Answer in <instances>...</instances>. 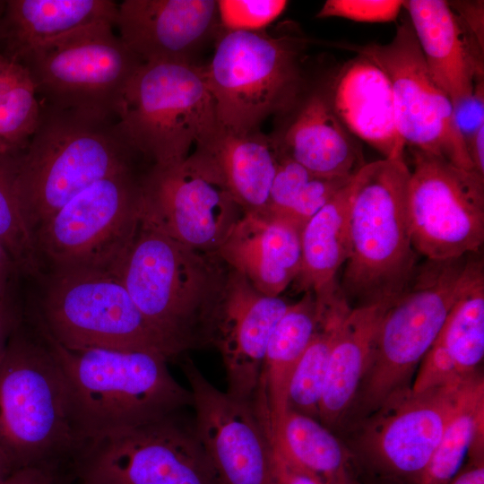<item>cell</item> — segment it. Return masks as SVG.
Returning a JSON list of instances; mask_svg holds the SVG:
<instances>
[{"label":"cell","mask_w":484,"mask_h":484,"mask_svg":"<svg viewBox=\"0 0 484 484\" xmlns=\"http://www.w3.org/2000/svg\"><path fill=\"white\" fill-rule=\"evenodd\" d=\"M15 471L11 460L8 456L0 449V482L8 478Z\"/></svg>","instance_id":"obj_46"},{"label":"cell","mask_w":484,"mask_h":484,"mask_svg":"<svg viewBox=\"0 0 484 484\" xmlns=\"http://www.w3.org/2000/svg\"><path fill=\"white\" fill-rule=\"evenodd\" d=\"M400 0H327L316 18L339 17L362 22H387L399 15Z\"/></svg>","instance_id":"obj_36"},{"label":"cell","mask_w":484,"mask_h":484,"mask_svg":"<svg viewBox=\"0 0 484 484\" xmlns=\"http://www.w3.org/2000/svg\"><path fill=\"white\" fill-rule=\"evenodd\" d=\"M194 428L218 484H272L268 437L252 402L215 387L190 359L182 364Z\"/></svg>","instance_id":"obj_17"},{"label":"cell","mask_w":484,"mask_h":484,"mask_svg":"<svg viewBox=\"0 0 484 484\" xmlns=\"http://www.w3.org/2000/svg\"><path fill=\"white\" fill-rule=\"evenodd\" d=\"M351 181L303 227L298 291L320 296L336 284V273L349 256V204Z\"/></svg>","instance_id":"obj_28"},{"label":"cell","mask_w":484,"mask_h":484,"mask_svg":"<svg viewBox=\"0 0 484 484\" xmlns=\"http://www.w3.org/2000/svg\"><path fill=\"white\" fill-rule=\"evenodd\" d=\"M419 366L416 378L411 385V389L415 393L425 392L465 379L458 375L448 351L438 338Z\"/></svg>","instance_id":"obj_37"},{"label":"cell","mask_w":484,"mask_h":484,"mask_svg":"<svg viewBox=\"0 0 484 484\" xmlns=\"http://www.w3.org/2000/svg\"><path fill=\"white\" fill-rule=\"evenodd\" d=\"M13 269H16L8 251L0 244V302L5 300L7 281Z\"/></svg>","instance_id":"obj_45"},{"label":"cell","mask_w":484,"mask_h":484,"mask_svg":"<svg viewBox=\"0 0 484 484\" xmlns=\"http://www.w3.org/2000/svg\"><path fill=\"white\" fill-rule=\"evenodd\" d=\"M243 214L195 150L179 163L144 173L141 222L190 248L217 253Z\"/></svg>","instance_id":"obj_14"},{"label":"cell","mask_w":484,"mask_h":484,"mask_svg":"<svg viewBox=\"0 0 484 484\" xmlns=\"http://www.w3.org/2000/svg\"><path fill=\"white\" fill-rule=\"evenodd\" d=\"M344 48L366 56L387 75L398 129L406 145L474 170L451 101L432 78L409 19L397 25L386 44Z\"/></svg>","instance_id":"obj_15"},{"label":"cell","mask_w":484,"mask_h":484,"mask_svg":"<svg viewBox=\"0 0 484 484\" xmlns=\"http://www.w3.org/2000/svg\"><path fill=\"white\" fill-rule=\"evenodd\" d=\"M110 0H6L0 52L20 63L31 51L101 22L115 24Z\"/></svg>","instance_id":"obj_24"},{"label":"cell","mask_w":484,"mask_h":484,"mask_svg":"<svg viewBox=\"0 0 484 484\" xmlns=\"http://www.w3.org/2000/svg\"><path fill=\"white\" fill-rule=\"evenodd\" d=\"M177 413L86 446L75 469L114 484H218L194 426Z\"/></svg>","instance_id":"obj_16"},{"label":"cell","mask_w":484,"mask_h":484,"mask_svg":"<svg viewBox=\"0 0 484 484\" xmlns=\"http://www.w3.org/2000/svg\"><path fill=\"white\" fill-rule=\"evenodd\" d=\"M39 113V99L28 70L0 52V153L22 154Z\"/></svg>","instance_id":"obj_32"},{"label":"cell","mask_w":484,"mask_h":484,"mask_svg":"<svg viewBox=\"0 0 484 484\" xmlns=\"http://www.w3.org/2000/svg\"><path fill=\"white\" fill-rule=\"evenodd\" d=\"M16 325L15 316L5 300L0 302V354Z\"/></svg>","instance_id":"obj_43"},{"label":"cell","mask_w":484,"mask_h":484,"mask_svg":"<svg viewBox=\"0 0 484 484\" xmlns=\"http://www.w3.org/2000/svg\"><path fill=\"white\" fill-rule=\"evenodd\" d=\"M33 320L30 333L15 326L0 354V449L16 470L74 463L82 448L56 351Z\"/></svg>","instance_id":"obj_4"},{"label":"cell","mask_w":484,"mask_h":484,"mask_svg":"<svg viewBox=\"0 0 484 484\" xmlns=\"http://www.w3.org/2000/svg\"><path fill=\"white\" fill-rule=\"evenodd\" d=\"M403 6L435 82L452 106L470 98L483 81V49L448 2L410 0L403 1Z\"/></svg>","instance_id":"obj_21"},{"label":"cell","mask_w":484,"mask_h":484,"mask_svg":"<svg viewBox=\"0 0 484 484\" xmlns=\"http://www.w3.org/2000/svg\"><path fill=\"white\" fill-rule=\"evenodd\" d=\"M195 147L244 213L265 210L279 160L273 136L259 130L237 134L218 125Z\"/></svg>","instance_id":"obj_25"},{"label":"cell","mask_w":484,"mask_h":484,"mask_svg":"<svg viewBox=\"0 0 484 484\" xmlns=\"http://www.w3.org/2000/svg\"><path fill=\"white\" fill-rule=\"evenodd\" d=\"M301 231L264 211L245 212L217 254L259 292L278 297L299 273Z\"/></svg>","instance_id":"obj_20"},{"label":"cell","mask_w":484,"mask_h":484,"mask_svg":"<svg viewBox=\"0 0 484 484\" xmlns=\"http://www.w3.org/2000/svg\"><path fill=\"white\" fill-rule=\"evenodd\" d=\"M62 467L39 465L19 469L0 484H66Z\"/></svg>","instance_id":"obj_40"},{"label":"cell","mask_w":484,"mask_h":484,"mask_svg":"<svg viewBox=\"0 0 484 484\" xmlns=\"http://www.w3.org/2000/svg\"><path fill=\"white\" fill-rule=\"evenodd\" d=\"M146 170L94 183L41 225L33 237L43 270L114 274L141 224Z\"/></svg>","instance_id":"obj_9"},{"label":"cell","mask_w":484,"mask_h":484,"mask_svg":"<svg viewBox=\"0 0 484 484\" xmlns=\"http://www.w3.org/2000/svg\"><path fill=\"white\" fill-rule=\"evenodd\" d=\"M466 146L474 170L484 177V125L476 131Z\"/></svg>","instance_id":"obj_42"},{"label":"cell","mask_w":484,"mask_h":484,"mask_svg":"<svg viewBox=\"0 0 484 484\" xmlns=\"http://www.w3.org/2000/svg\"><path fill=\"white\" fill-rule=\"evenodd\" d=\"M17 159L0 153V244L8 251L17 270L41 281L45 272L14 191Z\"/></svg>","instance_id":"obj_34"},{"label":"cell","mask_w":484,"mask_h":484,"mask_svg":"<svg viewBox=\"0 0 484 484\" xmlns=\"http://www.w3.org/2000/svg\"><path fill=\"white\" fill-rule=\"evenodd\" d=\"M446 484H484V464H470Z\"/></svg>","instance_id":"obj_44"},{"label":"cell","mask_w":484,"mask_h":484,"mask_svg":"<svg viewBox=\"0 0 484 484\" xmlns=\"http://www.w3.org/2000/svg\"><path fill=\"white\" fill-rule=\"evenodd\" d=\"M273 138L280 154L317 176L350 178L366 164L361 148L334 113L324 89L310 93Z\"/></svg>","instance_id":"obj_23"},{"label":"cell","mask_w":484,"mask_h":484,"mask_svg":"<svg viewBox=\"0 0 484 484\" xmlns=\"http://www.w3.org/2000/svg\"><path fill=\"white\" fill-rule=\"evenodd\" d=\"M214 0H125L115 28L143 63L193 62V55L219 31Z\"/></svg>","instance_id":"obj_19"},{"label":"cell","mask_w":484,"mask_h":484,"mask_svg":"<svg viewBox=\"0 0 484 484\" xmlns=\"http://www.w3.org/2000/svg\"><path fill=\"white\" fill-rule=\"evenodd\" d=\"M408 213L414 250L429 260L479 253L484 242V177L411 149Z\"/></svg>","instance_id":"obj_12"},{"label":"cell","mask_w":484,"mask_h":484,"mask_svg":"<svg viewBox=\"0 0 484 484\" xmlns=\"http://www.w3.org/2000/svg\"><path fill=\"white\" fill-rule=\"evenodd\" d=\"M437 338L462 378L475 374L484 355V271L455 301Z\"/></svg>","instance_id":"obj_33"},{"label":"cell","mask_w":484,"mask_h":484,"mask_svg":"<svg viewBox=\"0 0 484 484\" xmlns=\"http://www.w3.org/2000/svg\"><path fill=\"white\" fill-rule=\"evenodd\" d=\"M318 318L315 296L307 291L298 301L289 305L271 335L251 402L264 430L276 424L288 410L290 381L314 336Z\"/></svg>","instance_id":"obj_26"},{"label":"cell","mask_w":484,"mask_h":484,"mask_svg":"<svg viewBox=\"0 0 484 484\" xmlns=\"http://www.w3.org/2000/svg\"><path fill=\"white\" fill-rule=\"evenodd\" d=\"M392 303L352 307L339 328L318 414L319 421L329 429L341 423L354 402L380 323Z\"/></svg>","instance_id":"obj_27"},{"label":"cell","mask_w":484,"mask_h":484,"mask_svg":"<svg viewBox=\"0 0 484 484\" xmlns=\"http://www.w3.org/2000/svg\"><path fill=\"white\" fill-rule=\"evenodd\" d=\"M448 4L468 34L483 49V2L453 1Z\"/></svg>","instance_id":"obj_39"},{"label":"cell","mask_w":484,"mask_h":484,"mask_svg":"<svg viewBox=\"0 0 484 484\" xmlns=\"http://www.w3.org/2000/svg\"><path fill=\"white\" fill-rule=\"evenodd\" d=\"M6 0H0V45H1V30H2V21L5 9Z\"/></svg>","instance_id":"obj_48"},{"label":"cell","mask_w":484,"mask_h":484,"mask_svg":"<svg viewBox=\"0 0 484 484\" xmlns=\"http://www.w3.org/2000/svg\"><path fill=\"white\" fill-rule=\"evenodd\" d=\"M317 307L316 330L292 373L288 389V409L316 419L331 350L342 321L352 308L341 289L317 301Z\"/></svg>","instance_id":"obj_31"},{"label":"cell","mask_w":484,"mask_h":484,"mask_svg":"<svg viewBox=\"0 0 484 484\" xmlns=\"http://www.w3.org/2000/svg\"><path fill=\"white\" fill-rule=\"evenodd\" d=\"M469 377L420 393L409 386L391 395L358 421L354 456L386 483L414 484L428 466Z\"/></svg>","instance_id":"obj_13"},{"label":"cell","mask_w":484,"mask_h":484,"mask_svg":"<svg viewBox=\"0 0 484 484\" xmlns=\"http://www.w3.org/2000/svg\"><path fill=\"white\" fill-rule=\"evenodd\" d=\"M333 109L348 131L384 159L403 156L391 82L371 60L358 55L337 73L325 90Z\"/></svg>","instance_id":"obj_22"},{"label":"cell","mask_w":484,"mask_h":484,"mask_svg":"<svg viewBox=\"0 0 484 484\" xmlns=\"http://www.w3.org/2000/svg\"><path fill=\"white\" fill-rule=\"evenodd\" d=\"M386 484H389V483H386Z\"/></svg>","instance_id":"obj_50"},{"label":"cell","mask_w":484,"mask_h":484,"mask_svg":"<svg viewBox=\"0 0 484 484\" xmlns=\"http://www.w3.org/2000/svg\"><path fill=\"white\" fill-rule=\"evenodd\" d=\"M80 484H114L91 473L76 470Z\"/></svg>","instance_id":"obj_47"},{"label":"cell","mask_w":484,"mask_h":484,"mask_svg":"<svg viewBox=\"0 0 484 484\" xmlns=\"http://www.w3.org/2000/svg\"><path fill=\"white\" fill-rule=\"evenodd\" d=\"M141 160L118 119L40 103L37 127L16 160L13 183L32 234L78 194L103 178L138 169Z\"/></svg>","instance_id":"obj_3"},{"label":"cell","mask_w":484,"mask_h":484,"mask_svg":"<svg viewBox=\"0 0 484 484\" xmlns=\"http://www.w3.org/2000/svg\"><path fill=\"white\" fill-rule=\"evenodd\" d=\"M271 445L272 484H320Z\"/></svg>","instance_id":"obj_41"},{"label":"cell","mask_w":484,"mask_h":484,"mask_svg":"<svg viewBox=\"0 0 484 484\" xmlns=\"http://www.w3.org/2000/svg\"><path fill=\"white\" fill-rule=\"evenodd\" d=\"M409 178L403 156L366 163L352 178L349 256L340 285L351 307L393 302L414 273Z\"/></svg>","instance_id":"obj_5"},{"label":"cell","mask_w":484,"mask_h":484,"mask_svg":"<svg viewBox=\"0 0 484 484\" xmlns=\"http://www.w3.org/2000/svg\"><path fill=\"white\" fill-rule=\"evenodd\" d=\"M289 305L281 296L259 292L230 269L212 339L221 355L229 394L252 402L269 340Z\"/></svg>","instance_id":"obj_18"},{"label":"cell","mask_w":484,"mask_h":484,"mask_svg":"<svg viewBox=\"0 0 484 484\" xmlns=\"http://www.w3.org/2000/svg\"><path fill=\"white\" fill-rule=\"evenodd\" d=\"M117 118L151 167L184 160L219 125L203 66L194 62L143 63L125 90Z\"/></svg>","instance_id":"obj_8"},{"label":"cell","mask_w":484,"mask_h":484,"mask_svg":"<svg viewBox=\"0 0 484 484\" xmlns=\"http://www.w3.org/2000/svg\"><path fill=\"white\" fill-rule=\"evenodd\" d=\"M484 380L470 376L455 410L424 471L414 484H446L469 456L471 464H484Z\"/></svg>","instance_id":"obj_30"},{"label":"cell","mask_w":484,"mask_h":484,"mask_svg":"<svg viewBox=\"0 0 484 484\" xmlns=\"http://www.w3.org/2000/svg\"><path fill=\"white\" fill-rule=\"evenodd\" d=\"M229 271L217 253L194 250L141 222L114 275L179 355L212 345Z\"/></svg>","instance_id":"obj_1"},{"label":"cell","mask_w":484,"mask_h":484,"mask_svg":"<svg viewBox=\"0 0 484 484\" xmlns=\"http://www.w3.org/2000/svg\"><path fill=\"white\" fill-rule=\"evenodd\" d=\"M101 22L48 43L20 62L39 102L49 107L118 119L125 90L143 62Z\"/></svg>","instance_id":"obj_11"},{"label":"cell","mask_w":484,"mask_h":484,"mask_svg":"<svg viewBox=\"0 0 484 484\" xmlns=\"http://www.w3.org/2000/svg\"><path fill=\"white\" fill-rule=\"evenodd\" d=\"M37 315L69 350H149L177 354L138 309L120 280L93 271L48 272Z\"/></svg>","instance_id":"obj_10"},{"label":"cell","mask_w":484,"mask_h":484,"mask_svg":"<svg viewBox=\"0 0 484 484\" xmlns=\"http://www.w3.org/2000/svg\"><path fill=\"white\" fill-rule=\"evenodd\" d=\"M308 44L288 31H220L203 66L219 126L247 134L269 116L293 108L304 85L302 56Z\"/></svg>","instance_id":"obj_7"},{"label":"cell","mask_w":484,"mask_h":484,"mask_svg":"<svg viewBox=\"0 0 484 484\" xmlns=\"http://www.w3.org/2000/svg\"><path fill=\"white\" fill-rule=\"evenodd\" d=\"M287 4L284 0H219V22L223 30H263Z\"/></svg>","instance_id":"obj_35"},{"label":"cell","mask_w":484,"mask_h":484,"mask_svg":"<svg viewBox=\"0 0 484 484\" xmlns=\"http://www.w3.org/2000/svg\"><path fill=\"white\" fill-rule=\"evenodd\" d=\"M479 253L418 264L386 309L366 372L348 414L356 422L377 410L409 381L436 340L455 301L484 271Z\"/></svg>","instance_id":"obj_6"},{"label":"cell","mask_w":484,"mask_h":484,"mask_svg":"<svg viewBox=\"0 0 484 484\" xmlns=\"http://www.w3.org/2000/svg\"><path fill=\"white\" fill-rule=\"evenodd\" d=\"M48 335L65 379L82 451L192 406L189 389L175 379L168 367L169 359L160 353L69 350Z\"/></svg>","instance_id":"obj_2"},{"label":"cell","mask_w":484,"mask_h":484,"mask_svg":"<svg viewBox=\"0 0 484 484\" xmlns=\"http://www.w3.org/2000/svg\"><path fill=\"white\" fill-rule=\"evenodd\" d=\"M269 443L320 484H347L351 454L318 419L288 409L271 428Z\"/></svg>","instance_id":"obj_29"},{"label":"cell","mask_w":484,"mask_h":484,"mask_svg":"<svg viewBox=\"0 0 484 484\" xmlns=\"http://www.w3.org/2000/svg\"><path fill=\"white\" fill-rule=\"evenodd\" d=\"M483 93V81H481L477 83L470 98L452 106L454 123L466 145L476 131L484 125Z\"/></svg>","instance_id":"obj_38"},{"label":"cell","mask_w":484,"mask_h":484,"mask_svg":"<svg viewBox=\"0 0 484 484\" xmlns=\"http://www.w3.org/2000/svg\"><path fill=\"white\" fill-rule=\"evenodd\" d=\"M347 484H360V483L356 479H354L351 475Z\"/></svg>","instance_id":"obj_49"}]
</instances>
